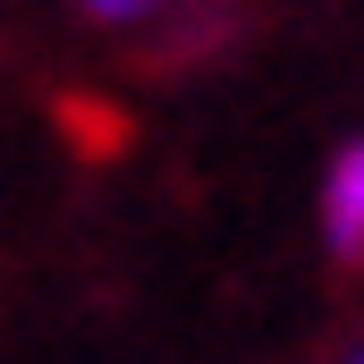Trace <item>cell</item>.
Masks as SVG:
<instances>
[{
    "label": "cell",
    "mask_w": 364,
    "mask_h": 364,
    "mask_svg": "<svg viewBox=\"0 0 364 364\" xmlns=\"http://www.w3.org/2000/svg\"><path fill=\"white\" fill-rule=\"evenodd\" d=\"M322 229L339 255H364V144H348L331 161V186H322Z\"/></svg>",
    "instance_id": "1"
},
{
    "label": "cell",
    "mask_w": 364,
    "mask_h": 364,
    "mask_svg": "<svg viewBox=\"0 0 364 364\" xmlns=\"http://www.w3.org/2000/svg\"><path fill=\"white\" fill-rule=\"evenodd\" d=\"M85 9L102 17V26H136V17H153L161 0H85Z\"/></svg>",
    "instance_id": "2"
},
{
    "label": "cell",
    "mask_w": 364,
    "mask_h": 364,
    "mask_svg": "<svg viewBox=\"0 0 364 364\" xmlns=\"http://www.w3.org/2000/svg\"><path fill=\"white\" fill-rule=\"evenodd\" d=\"M356 364H364V356H356Z\"/></svg>",
    "instance_id": "3"
}]
</instances>
